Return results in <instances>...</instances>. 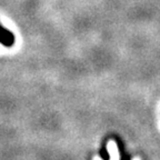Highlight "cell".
Listing matches in <instances>:
<instances>
[{
    "mask_svg": "<svg viewBox=\"0 0 160 160\" xmlns=\"http://www.w3.org/2000/svg\"><path fill=\"white\" fill-rule=\"evenodd\" d=\"M0 43L5 47H12L15 43V36L10 30L6 29L0 23Z\"/></svg>",
    "mask_w": 160,
    "mask_h": 160,
    "instance_id": "cell-1",
    "label": "cell"
}]
</instances>
